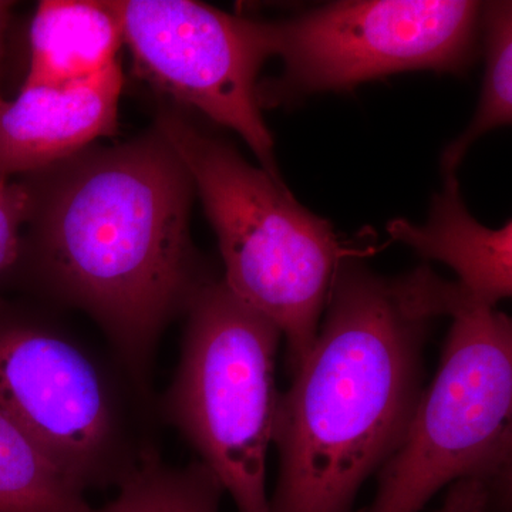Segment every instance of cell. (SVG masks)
I'll return each mask as SVG.
<instances>
[{
    "mask_svg": "<svg viewBox=\"0 0 512 512\" xmlns=\"http://www.w3.org/2000/svg\"><path fill=\"white\" fill-rule=\"evenodd\" d=\"M32 175L18 264L42 295L100 326L150 400L158 340L212 279L191 241L190 173L154 128Z\"/></svg>",
    "mask_w": 512,
    "mask_h": 512,
    "instance_id": "cell-1",
    "label": "cell"
},
{
    "mask_svg": "<svg viewBox=\"0 0 512 512\" xmlns=\"http://www.w3.org/2000/svg\"><path fill=\"white\" fill-rule=\"evenodd\" d=\"M305 362L279 394L271 512H353L400 446L424 392V345L441 316L439 276L387 279L350 258Z\"/></svg>",
    "mask_w": 512,
    "mask_h": 512,
    "instance_id": "cell-2",
    "label": "cell"
},
{
    "mask_svg": "<svg viewBox=\"0 0 512 512\" xmlns=\"http://www.w3.org/2000/svg\"><path fill=\"white\" fill-rule=\"evenodd\" d=\"M156 128L200 194L224 259L222 281L278 328L295 373L315 343L340 265L367 251L342 241L284 181L249 164L181 111L161 110Z\"/></svg>",
    "mask_w": 512,
    "mask_h": 512,
    "instance_id": "cell-3",
    "label": "cell"
},
{
    "mask_svg": "<svg viewBox=\"0 0 512 512\" xmlns=\"http://www.w3.org/2000/svg\"><path fill=\"white\" fill-rule=\"evenodd\" d=\"M185 315L163 417L197 450L239 512H271L266 461L274 443L281 332L217 279L202 286Z\"/></svg>",
    "mask_w": 512,
    "mask_h": 512,
    "instance_id": "cell-4",
    "label": "cell"
},
{
    "mask_svg": "<svg viewBox=\"0 0 512 512\" xmlns=\"http://www.w3.org/2000/svg\"><path fill=\"white\" fill-rule=\"evenodd\" d=\"M143 397L72 333L0 302V409L84 493L119 487L157 451Z\"/></svg>",
    "mask_w": 512,
    "mask_h": 512,
    "instance_id": "cell-5",
    "label": "cell"
},
{
    "mask_svg": "<svg viewBox=\"0 0 512 512\" xmlns=\"http://www.w3.org/2000/svg\"><path fill=\"white\" fill-rule=\"evenodd\" d=\"M440 367L366 512H420L441 488L483 478L511 491L512 325L466 299L451 312Z\"/></svg>",
    "mask_w": 512,
    "mask_h": 512,
    "instance_id": "cell-6",
    "label": "cell"
},
{
    "mask_svg": "<svg viewBox=\"0 0 512 512\" xmlns=\"http://www.w3.org/2000/svg\"><path fill=\"white\" fill-rule=\"evenodd\" d=\"M481 9L468 0H345L259 20L268 57L284 62L281 77L258 86L259 104L279 106L409 70L463 72L476 53Z\"/></svg>",
    "mask_w": 512,
    "mask_h": 512,
    "instance_id": "cell-7",
    "label": "cell"
},
{
    "mask_svg": "<svg viewBox=\"0 0 512 512\" xmlns=\"http://www.w3.org/2000/svg\"><path fill=\"white\" fill-rule=\"evenodd\" d=\"M138 74L234 130L262 170L282 181L258 97L266 59L259 20L191 0H110Z\"/></svg>",
    "mask_w": 512,
    "mask_h": 512,
    "instance_id": "cell-8",
    "label": "cell"
},
{
    "mask_svg": "<svg viewBox=\"0 0 512 512\" xmlns=\"http://www.w3.org/2000/svg\"><path fill=\"white\" fill-rule=\"evenodd\" d=\"M120 62L62 87H23L0 109V177L33 174L116 133Z\"/></svg>",
    "mask_w": 512,
    "mask_h": 512,
    "instance_id": "cell-9",
    "label": "cell"
},
{
    "mask_svg": "<svg viewBox=\"0 0 512 512\" xmlns=\"http://www.w3.org/2000/svg\"><path fill=\"white\" fill-rule=\"evenodd\" d=\"M390 237L421 258L450 266L458 284L481 305L495 308L512 293V224L484 227L468 212L456 174L444 175V188L431 202L429 220L414 225L393 220Z\"/></svg>",
    "mask_w": 512,
    "mask_h": 512,
    "instance_id": "cell-10",
    "label": "cell"
},
{
    "mask_svg": "<svg viewBox=\"0 0 512 512\" xmlns=\"http://www.w3.org/2000/svg\"><path fill=\"white\" fill-rule=\"evenodd\" d=\"M124 43L109 2L46 0L30 28V67L23 87H62L92 79L119 62Z\"/></svg>",
    "mask_w": 512,
    "mask_h": 512,
    "instance_id": "cell-11",
    "label": "cell"
},
{
    "mask_svg": "<svg viewBox=\"0 0 512 512\" xmlns=\"http://www.w3.org/2000/svg\"><path fill=\"white\" fill-rule=\"evenodd\" d=\"M74 485L0 409V512H90Z\"/></svg>",
    "mask_w": 512,
    "mask_h": 512,
    "instance_id": "cell-12",
    "label": "cell"
},
{
    "mask_svg": "<svg viewBox=\"0 0 512 512\" xmlns=\"http://www.w3.org/2000/svg\"><path fill=\"white\" fill-rule=\"evenodd\" d=\"M480 28L485 50L483 92L473 121L443 151L440 165L444 175L456 174V168L478 138L512 120L511 2L483 3Z\"/></svg>",
    "mask_w": 512,
    "mask_h": 512,
    "instance_id": "cell-13",
    "label": "cell"
},
{
    "mask_svg": "<svg viewBox=\"0 0 512 512\" xmlns=\"http://www.w3.org/2000/svg\"><path fill=\"white\" fill-rule=\"evenodd\" d=\"M224 493L201 461L171 467L154 451L119 485L116 500L90 512H220Z\"/></svg>",
    "mask_w": 512,
    "mask_h": 512,
    "instance_id": "cell-14",
    "label": "cell"
},
{
    "mask_svg": "<svg viewBox=\"0 0 512 512\" xmlns=\"http://www.w3.org/2000/svg\"><path fill=\"white\" fill-rule=\"evenodd\" d=\"M30 192L26 184L10 183L0 177V279L18 264L22 237L20 228L28 222Z\"/></svg>",
    "mask_w": 512,
    "mask_h": 512,
    "instance_id": "cell-15",
    "label": "cell"
},
{
    "mask_svg": "<svg viewBox=\"0 0 512 512\" xmlns=\"http://www.w3.org/2000/svg\"><path fill=\"white\" fill-rule=\"evenodd\" d=\"M511 491L483 478H464L450 485L440 512H510Z\"/></svg>",
    "mask_w": 512,
    "mask_h": 512,
    "instance_id": "cell-16",
    "label": "cell"
},
{
    "mask_svg": "<svg viewBox=\"0 0 512 512\" xmlns=\"http://www.w3.org/2000/svg\"><path fill=\"white\" fill-rule=\"evenodd\" d=\"M10 3L0 2V59H2L3 52V33H5L6 25H8ZM6 101L2 99L0 94V109L5 106Z\"/></svg>",
    "mask_w": 512,
    "mask_h": 512,
    "instance_id": "cell-17",
    "label": "cell"
}]
</instances>
